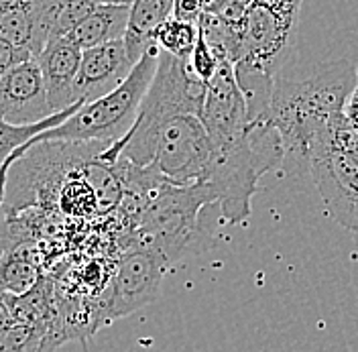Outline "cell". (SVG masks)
<instances>
[{
    "label": "cell",
    "mask_w": 358,
    "mask_h": 352,
    "mask_svg": "<svg viewBox=\"0 0 358 352\" xmlns=\"http://www.w3.org/2000/svg\"><path fill=\"white\" fill-rule=\"evenodd\" d=\"M358 86V69L348 62H322L301 80L277 78L271 100V122L281 132L287 176L310 174L312 157L326 129Z\"/></svg>",
    "instance_id": "1"
},
{
    "label": "cell",
    "mask_w": 358,
    "mask_h": 352,
    "mask_svg": "<svg viewBox=\"0 0 358 352\" xmlns=\"http://www.w3.org/2000/svg\"><path fill=\"white\" fill-rule=\"evenodd\" d=\"M0 352H43L49 322H27L2 316Z\"/></svg>",
    "instance_id": "17"
},
{
    "label": "cell",
    "mask_w": 358,
    "mask_h": 352,
    "mask_svg": "<svg viewBox=\"0 0 358 352\" xmlns=\"http://www.w3.org/2000/svg\"><path fill=\"white\" fill-rule=\"evenodd\" d=\"M86 102H78L73 106H69L66 111L55 112L49 118L39 120V122H31V125H8L4 120H0V159L2 163L8 161V157L17 151H21L22 147H27L33 139H37L39 134L57 129L64 122H67L76 112L80 111Z\"/></svg>",
    "instance_id": "15"
},
{
    "label": "cell",
    "mask_w": 358,
    "mask_h": 352,
    "mask_svg": "<svg viewBox=\"0 0 358 352\" xmlns=\"http://www.w3.org/2000/svg\"><path fill=\"white\" fill-rule=\"evenodd\" d=\"M257 2H263L268 4L281 13H289V15H301V4L303 0H257Z\"/></svg>",
    "instance_id": "22"
},
{
    "label": "cell",
    "mask_w": 358,
    "mask_h": 352,
    "mask_svg": "<svg viewBox=\"0 0 358 352\" xmlns=\"http://www.w3.org/2000/svg\"><path fill=\"white\" fill-rule=\"evenodd\" d=\"M216 163V149L200 116L181 114L163 125L157 136L153 163L155 169L171 185L206 183Z\"/></svg>",
    "instance_id": "5"
},
{
    "label": "cell",
    "mask_w": 358,
    "mask_h": 352,
    "mask_svg": "<svg viewBox=\"0 0 358 352\" xmlns=\"http://www.w3.org/2000/svg\"><path fill=\"white\" fill-rule=\"evenodd\" d=\"M200 118L216 151L234 145L248 132V104L236 82L234 64L220 62L216 76L208 82V94Z\"/></svg>",
    "instance_id": "8"
},
{
    "label": "cell",
    "mask_w": 358,
    "mask_h": 352,
    "mask_svg": "<svg viewBox=\"0 0 358 352\" xmlns=\"http://www.w3.org/2000/svg\"><path fill=\"white\" fill-rule=\"evenodd\" d=\"M100 4H114V6H131L134 0H96Z\"/></svg>",
    "instance_id": "26"
},
{
    "label": "cell",
    "mask_w": 358,
    "mask_h": 352,
    "mask_svg": "<svg viewBox=\"0 0 358 352\" xmlns=\"http://www.w3.org/2000/svg\"><path fill=\"white\" fill-rule=\"evenodd\" d=\"M218 204L206 183H165L134 222L133 244L149 246L171 263L196 242L198 218L203 206Z\"/></svg>",
    "instance_id": "4"
},
{
    "label": "cell",
    "mask_w": 358,
    "mask_h": 352,
    "mask_svg": "<svg viewBox=\"0 0 358 352\" xmlns=\"http://www.w3.org/2000/svg\"><path fill=\"white\" fill-rule=\"evenodd\" d=\"M0 277H2V291L13 295H22L43 281L39 273V265L33 261V255H29L22 242L15 244L13 251H4Z\"/></svg>",
    "instance_id": "16"
},
{
    "label": "cell",
    "mask_w": 358,
    "mask_h": 352,
    "mask_svg": "<svg viewBox=\"0 0 358 352\" xmlns=\"http://www.w3.org/2000/svg\"><path fill=\"white\" fill-rule=\"evenodd\" d=\"M198 4L206 15H222L224 8L228 6V0H198Z\"/></svg>",
    "instance_id": "23"
},
{
    "label": "cell",
    "mask_w": 358,
    "mask_h": 352,
    "mask_svg": "<svg viewBox=\"0 0 358 352\" xmlns=\"http://www.w3.org/2000/svg\"><path fill=\"white\" fill-rule=\"evenodd\" d=\"M310 176L338 224L358 232V155L320 143L312 157Z\"/></svg>",
    "instance_id": "7"
},
{
    "label": "cell",
    "mask_w": 358,
    "mask_h": 352,
    "mask_svg": "<svg viewBox=\"0 0 358 352\" xmlns=\"http://www.w3.org/2000/svg\"><path fill=\"white\" fill-rule=\"evenodd\" d=\"M134 66L136 64L131 59L124 39L86 49L82 55V69L78 80L80 98L88 104L110 94L127 82Z\"/></svg>",
    "instance_id": "11"
},
{
    "label": "cell",
    "mask_w": 358,
    "mask_h": 352,
    "mask_svg": "<svg viewBox=\"0 0 358 352\" xmlns=\"http://www.w3.org/2000/svg\"><path fill=\"white\" fill-rule=\"evenodd\" d=\"M169 265L171 261L153 248L131 244V251L120 257L116 267L104 318L118 320L155 302Z\"/></svg>",
    "instance_id": "6"
},
{
    "label": "cell",
    "mask_w": 358,
    "mask_h": 352,
    "mask_svg": "<svg viewBox=\"0 0 358 352\" xmlns=\"http://www.w3.org/2000/svg\"><path fill=\"white\" fill-rule=\"evenodd\" d=\"M161 49L159 45H151L143 59L134 66L133 73L127 78L122 86L84 104L67 122L57 129L39 134L33 139L21 151L13 153L8 161L2 163V174L27 153L31 147L49 141H64V143H114L124 139L136 122V116L141 111L143 98L153 84L157 66H159Z\"/></svg>",
    "instance_id": "3"
},
{
    "label": "cell",
    "mask_w": 358,
    "mask_h": 352,
    "mask_svg": "<svg viewBox=\"0 0 358 352\" xmlns=\"http://www.w3.org/2000/svg\"><path fill=\"white\" fill-rule=\"evenodd\" d=\"M346 116H348V120L358 129V86L357 90L352 92L348 104H346Z\"/></svg>",
    "instance_id": "24"
},
{
    "label": "cell",
    "mask_w": 358,
    "mask_h": 352,
    "mask_svg": "<svg viewBox=\"0 0 358 352\" xmlns=\"http://www.w3.org/2000/svg\"><path fill=\"white\" fill-rule=\"evenodd\" d=\"M96 0H53V39L69 37L73 29L98 6Z\"/></svg>",
    "instance_id": "19"
},
{
    "label": "cell",
    "mask_w": 358,
    "mask_h": 352,
    "mask_svg": "<svg viewBox=\"0 0 358 352\" xmlns=\"http://www.w3.org/2000/svg\"><path fill=\"white\" fill-rule=\"evenodd\" d=\"M171 17H176V0H134L131 4V21L124 43L134 64H138L147 49L155 45L157 31Z\"/></svg>",
    "instance_id": "13"
},
{
    "label": "cell",
    "mask_w": 358,
    "mask_h": 352,
    "mask_svg": "<svg viewBox=\"0 0 358 352\" xmlns=\"http://www.w3.org/2000/svg\"><path fill=\"white\" fill-rule=\"evenodd\" d=\"M129 21H131V6L98 4L88 17L73 29L69 39L82 51L112 43V41H120L127 37Z\"/></svg>",
    "instance_id": "14"
},
{
    "label": "cell",
    "mask_w": 358,
    "mask_h": 352,
    "mask_svg": "<svg viewBox=\"0 0 358 352\" xmlns=\"http://www.w3.org/2000/svg\"><path fill=\"white\" fill-rule=\"evenodd\" d=\"M355 246H357V253H358V232H357V239H355Z\"/></svg>",
    "instance_id": "27"
},
{
    "label": "cell",
    "mask_w": 358,
    "mask_h": 352,
    "mask_svg": "<svg viewBox=\"0 0 358 352\" xmlns=\"http://www.w3.org/2000/svg\"><path fill=\"white\" fill-rule=\"evenodd\" d=\"M198 39H200L198 22L183 21L178 17H171L155 35V43L159 45V49L169 55H176L179 59H189Z\"/></svg>",
    "instance_id": "18"
},
{
    "label": "cell",
    "mask_w": 358,
    "mask_h": 352,
    "mask_svg": "<svg viewBox=\"0 0 358 352\" xmlns=\"http://www.w3.org/2000/svg\"><path fill=\"white\" fill-rule=\"evenodd\" d=\"M0 114L8 125H31L53 114L37 57L0 78Z\"/></svg>",
    "instance_id": "9"
},
{
    "label": "cell",
    "mask_w": 358,
    "mask_h": 352,
    "mask_svg": "<svg viewBox=\"0 0 358 352\" xmlns=\"http://www.w3.org/2000/svg\"><path fill=\"white\" fill-rule=\"evenodd\" d=\"M187 62H189L192 71L200 78L201 82H206V84L216 76V71H218V67H220V59H218L216 51L210 47V43H208L201 35Z\"/></svg>",
    "instance_id": "20"
},
{
    "label": "cell",
    "mask_w": 358,
    "mask_h": 352,
    "mask_svg": "<svg viewBox=\"0 0 358 352\" xmlns=\"http://www.w3.org/2000/svg\"><path fill=\"white\" fill-rule=\"evenodd\" d=\"M82 55H84V51L69 37H59V39L49 41L41 51V55L37 57L41 71H43L45 86H47L49 104H51L53 114L66 111L78 102H84L80 98V90H78Z\"/></svg>",
    "instance_id": "12"
},
{
    "label": "cell",
    "mask_w": 358,
    "mask_h": 352,
    "mask_svg": "<svg viewBox=\"0 0 358 352\" xmlns=\"http://www.w3.org/2000/svg\"><path fill=\"white\" fill-rule=\"evenodd\" d=\"M208 84L192 71L187 59H179L161 51L153 84L143 98L141 111L131 132L108 145L100 155L102 161L114 163L116 159H127L138 167H149L153 163L157 136L165 122L181 114L201 116Z\"/></svg>",
    "instance_id": "2"
},
{
    "label": "cell",
    "mask_w": 358,
    "mask_h": 352,
    "mask_svg": "<svg viewBox=\"0 0 358 352\" xmlns=\"http://www.w3.org/2000/svg\"><path fill=\"white\" fill-rule=\"evenodd\" d=\"M31 59H35V55L29 49L0 39V78L4 73H8L10 69L22 66V64H27Z\"/></svg>",
    "instance_id": "21"
},
{
    "label": "cell",
    "mask_w": 358,
    "mask_h": 352,
    "mask_svg": "<svg viewBox=\"0 0 358 352\" xmlns=\"http://www.w3.org/2000/svg\"><path fill=\"white\" fill-rule=\"evenodd\" d=\"M257 0H228L230 6H236V8H243V10H248Z\"/></svg>",
    "instance_id": "25"
},
{
    "label": "cell",
    "mask_w": 358,
    "mask_h": 352,
    "mask_svg": "<svg viewBox=\"0 0 358 352\" xmlns=\"http://www.w3.org/2000/svg\"><path fill=\"white\" fill-rule=\"evenodd\" d=\"M53 37V0H0V39L41 55Z\"/></svg>",
    "instance_id": "10"
}]
</instances>
